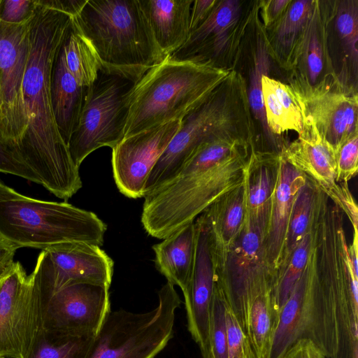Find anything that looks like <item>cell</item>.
<instances>
[{
    "label": "cell",
    "instance_id": "1",
    "mask_svg": "<svg viewBox=\"0 0 358 358\" xmlns=\"http://www.w3.org/2000/svg\"><path fill=\"white\" fill-rule=\"evenodd\" d=\"M22 83L26 131L18 157L56 196L66 201L81 187L79 168L58 130L51 101L54 64L71 17L36 0Z\"/></svg>",
    "mask_w": 358,
    "mask_h": 358
},
{
    "label": "cell",
    "instance_id": "2",
    "mask_svg": "<svg viewBox=\"0 0 358 358\" xmlns=\"http://www.w3.org/2000/svg\"><path fill=\"white\" fill-rule=\"evenodd\" d=\"M345 271L317 259L313 236L306 269L282 307L264 358H280L300 339L311 341L326 358H335Z\"/></svg>",
    "mask_w": 358,
    "mask_h": 358
},
{
    "label": "cell",
    "instance_id": "3",
    "mask_svg": "<svg viewBox=\"0 0 358 358\" xmlns=\"http://www.w3.org/2000/svg\"><path fill=\"white\" fill-rule=\"evenodd\" d=\"M71 21L93 45L101 63L100 72L136 83L166 58L139 0H87Z\"/></svg>",
    "mask_w": 358,
    "mask_h": 358
},
{
    "label": "cell",
    "instance_id": "4",
    "mask_svg": "<svg viewBox=\"0 0 358 358\" xmlns=\"http://www.w3.org/2000/svg\"><path fill=\"white\" fill-rule=\"evenodd\" d=\"M231 73L224 68L176 61L167 57L133 85L124 138L180 120Z\"/></svg>",
    "mask_w": 358,
    "mask_h": 358
},
{
    "label": "cell",
    "instance_id": "5",
    "mask_svg": "<svg viewBox=\"0 0 358 358\" xmlns=\"http://www.w3.org/2000/svg\"><path fill=\"white\" fill-rule=\"evenodd\" d=\"M248 105L243 80L232 72L180 120L179 129L148 176L143 197L175 178L201 144L225 138L250 140Z\"/></svg>",
    "mask_w": 358,
    "mask_h": 358
},
{
    "label": "cell",
    "instance_id": "6",
    "mask_svg": "<svg viewBox=\"0 0 358 358\" xmlns=\"http://www.w3.org/2000/svg\"><path fill=\"white\" fill-rule=\"evenodd\" d=\"M106 224L66 201L26 196L0 180V236L16 246L39 248L81 242L101 246Z\"/></svg>",
    "mask_w": 358,
    "mask_h": 358
},
{
    "label": "cell",
    "instance_id": "7",
    "mask_svg": "<svg viewBox=\"0 0 358 358\" xmlns=\"http://www.w3.org/2000/svg\"><path fill=\"white\" fill-rule=\"evenodd\" d=\"M252 150V145H247L206 171L177 176L145 195L141 214L145 231L164 239L242 185Z\"/></svg>",
    "mask_w": 358,
    "mask_h": 358
},
{
    "label": "cell",
    "instance_id": "8",
    "mask_svg": "<svg viewBox=\"0 0 358 358\" xmlns=\"http://www.w3.org/2000/svg\"><path fill=\"white\" fill-rule=\"evenodd\" d=\"M180 303L174 286L166 282L152 310H110L84 358H155L173 336L176 310Z\"/></svg>",
    "mask_w": 358,
    "mask_h": 358
},
{
    "label": "cell",
    "instance_id": "9",
    "mask_svg": "<svg viewBox=\"0 0 358 358\" xmlns=\"http://www.w3.org/2000/svg\"><path fill=\"white\" fill-rule=\"evenodd\" d=\"M134 84L122 76L99 72L95 82L85 88L79 121L68 143L77 167L96 149L113 148L123 139Z\"/></svg>",
    "mask_w": 358,
    "mask_h": 358
},
{
    "label": "cell",
    "instance_id": "10",
    "mask_svg": "<svg viewBox=\"0 0 358 358\" xmlns=\"http://www.w3.org/2000/svg\"><path fill=\"white\" fill-rule=\"evenodd\" d=\"M43 299L34 268L14 262L0 278V358H23L42 327Z\"/></svg>",
    "mask_w": 358,
    "mask_h": 358
},
{
    "label": "cell",
    "instance_id": "11",
    "mask_svg": "<svg viewBox=\"0 0 358 358\" xmlns=\"http://www.w3.org/2000/svg\"><path fill=\"white\" fill-rule=\"evenodd\" d=\"M215 275L227 305L247 335L253 301L271 292L275 281L264 257L262 234L257 227L245 222L222 269Z\"/></svg>",
    "mask_w": 358,
    "mask_h": 358
},
{
    "label": "cell",
    "instance_id": "12",
    "mask_svg": "<svg viewBox=\"0 0 358 358\" xmlns=\"http://www.w3.org/2000/svg\"><path fill=\"white\" fill-rule=\"evenodd\" d=\"M32 18L21 24L0 20V136L20 162L18 150L26 131L22 83Z\"/></svg>",
    "mask_w": 358,
    "mask_h": 358
},
{
    "label": "cell",
    "instance_id": "13",
    "mask_svg": "<svg viewBox=\"0 0 358 358\" xmlns=\"http://www.w3.org/2000/svg\"><path fill=\"white\" fill-rule=\"evenodd\" d=\"M109 288L77 283L59 289L43 303L42 327L71 337H94L110 311Z\"/></svg>",
    "mask_w": 358,
    "mask_h": 358
},
{
    "label": "cell",
    "instance_id": "14",
    "mask_svg": "<svg viewBox=\"0 0 358 358\" xmlns=\"http://www.w3.org/2000/svg\"><path fill=\"white\" fill-rule=\"evenodd\" d=\"M280 157L302 172L343 213L358 230L357 203L348 183L336 181L334 148L318 133L313 123L306 120L298 138L280 152Z\"/></svg>",
    "mask_w": 358,
    "mask_h": 358
},
{
    "label": "cell",
    "instance_id": "15",
    "mask_svg": "<svg viewBox=\"0 0 358 358\" xmlns=\"http://www.w3.org/2000/svg\"><path fill=\"white\" fill-rule=\"evenodd\" d=\"M180 120L171 121L124 138L112 148L115 182L125 196H143L151 170L179 129Z\"/></svg>",
    "mask_w": 358,
    "mask_h": 358
},
{
    "label": "cell",
    "instance_id": "16",
    "mask_svg": "<svg viewBox=\"0 0 358 358\" xmlns=\"http://www.w3.org/2000/svg\"><path fill=\"white\" fill-rule=\"evenodd\" d=\"M303 104L306 120L335 150L358 133L357 94H348L320 83L293 87Z\"/></svg>",
    "mask_w": 358,
    "mask_h": 358
},
{
    "label": "cell",
    "instance_id": "17",
    "mask_svg": "<svg viewBox=\"0 0 358 358\" xmlns=\"http://www.w3.org/2000/svg\"><path fill=\"white\" fill-rule=\"evenodd\" d=\"M194 259L189 282L183 295L188 330L198 344L203 358H212L210 320L215 286V269L207 229L201 215L194 220Z\"/></svg>",
    "mask_w": 358,
    "mask_h": 358
},
{
    "label": "cell",
    "instance_id": "18",
    "mask_svg": "<svg viewBox=\"0 0 358 358\" xmlns=\"http://www.w3.org/2000/svg\"><path fill=\"white\" fill-rule=\"evenodd\" d=\"M50 284L53 294L77 283H93L110 287L114 262L100 246L81 242L50 245Z\"/></svg>",
    "mask_w": 358,
    "mask_h": 358
},
{
    "label": "cell",
    "instance_id": "19",
    "mask_svg": "<svg viewBox=\"0 0 358 358\" xmlns=\"http://www.w3.org/2000/svg\"><path fill=\"white\" fill-rule=\"evenodd\" d=\"M240 15L239 1H217L206 20L189 34L184 45L170 59L220 67L228 34L235 28Z\"/></svg>",
    "mask_w": 358,
    "mask_h": 358
},
{
    "label": "cell",
    "instance_id": "20",
    "mask_svg": "<svg viewBox=\"0 0 358 358\" xmlns=\"http://www.w3.org/2000/svg\"><path fill=\"white\" fill-rule=\"evenodd\" d=\"M307 177L280 155L278 174L271 199L268 220L263 236L264 257L276 276L282 259L289 218L294 201Z\"/></svg>",
    "mask_w": 358,
    "mask_h": 358
},
{
    "label": "cell",
    "instance_id": "21",
    "mask_svg": "<svg viewBox=\"0 0 358 358\" xmlns=\"http://www.w3.org/2000/svg\"><path fill=\"white\" fill-rule=\"evenodd\" d=\"M206 227L215 274L220 271L245 223L243 183L224 194L200 215Z\"/></svg>",
    "mask_w": 358,
    "mask_h": 358
},
{
    "label": "cell",
    "instance_id": "22",
    "mask_svg": "<svg viewBox=\"0 0 358 358\" xmlns=\"http://www.w3.org/2000/svg\"><path fill=\"white\" fill-rule=\"evenodd\" d=\"M280 152L252 148L245 172V222L257 227L264 236L271 199L276 185Z\"/></svg>",
    "mask_w": 358,
    "mask_h": 358
},
{
    "label": "cell",
    "instance_id": "23",
    "mask_svg": "<svg viewBox=\"0 0 358 358\" xmlns=\"http://www.w3.org/2000/svg\"><path fill=\"white\" fill-rule=\"evenodd\" d=\"M155 40L165 57L180 48L190 34L192 0H139Z\"/></svg>",
    "mask_w": 358,
    "mask_h": 358
},
{
    "label": "cell",
    "instance_id": "24",
    "mask_svg": "<svg viewBox=\"0 0 358 358\" xmlns=\"http://www.w3.org/2000/svg\"><path fill=\"white\" fill-rule=\"evenodd\" d=\"M196 231L191 222L152 246L157 269L167 282L184 293L188 286L194 259Z\"/></svg>",
    "mask_w": 358,
    "mask_h": 358
},
{
    "label": "cell",
    "instance_id": "25",
    "mask_svg": "<svg viewBox=\"0 0 358 358\" xmlns=\"http://www.w3.org/2000/svg\"><path fill=\"white\" fill-rule=\"evenodd\" d=\"M85 93V87L77 82L66 66L62 46L52 73L51 101L56 124L67 146L79 121Z\"/></svg>",
    "mask_w": 358,
    "mask_h": 358
},
{
    "label": "cell",
    "instance_id": "26",
    "mask_svg": "<svg viewBox=\"0 0 358 358\" xmlns=\"http://www.w3.org/2000/svg\"><path fill=\"white\" fill-rule=\"evenodd\" d=\"M261 85L268 129L278 135L289 130L300 134L306 118L296 91L266 74L262 76Z\"/></svg>",
    "mask_w": 358,
    "mask_h": 358
},
{
    "label": "cell",
    "instance_id": "27",
    "mask_svg": "<svg viewBox=\"0 0 358 358\" xmlns=\"http://www.w3.org/2000/svg\"><path fill=\"white\" fill-rule=\"evenodd\" d=\"M324 196L325 194L307 178L306 182L300 189L292 206L287 224L282 263L279 270L287 262L303 237L314 227Z\"/></svg>",
    "mask_w": 358,
    "mask_h": 358
},
{
    "label": "cell",
    "instance_id": "28",
    "mask_svg": "<svg viewBox=\"0 0 358 358\" xmlns=\"http://www.w3.org/2000/svg\"><path fill=\"white\" fill-rule=\"evenodd\" d=\"M66 66L83 87L91 86L102 70L101 61L90 41L72 21L62 45Z\"/></svg>",
    "mask_w": 358,
    "mask_h": 358
},
{
    "label": "cell",
    "instance_id": "29",
    "mask_svg": "<svg viewBox=\"0 0 358 358\" xmlns=\"http://www.w3.org/2000/svg\"><path fill=\"white\" fill-rule=\"evenodd\" d=\"M316 223L312 230L303 237L287 262L276 274L273 285L270 292L271 306L276 320H278L282 307L306 269L313 240V230Z\"/></svg>",
    "mask_w": 358,
    "mask_h": 358
},
{
    "label": "cell",
    "instance_id": "30",
    "mask_svg": "<svg viewBox=\"0 0 358 358\" xmlns=\"http://www.w3.org/2000/svg\"><path fill=\"white\" fill-rule=\"evenodd\" d=\"M93 337H71L41 327L23 358H84Z\"/></svg>",
    "mask_w": 358,
    "mask_h": 358
},
{
    "label": "cell",
    "instance_id": "31",
    "mask_svg": "<svg viewBox=\"0 0 358 358\" xmlns=\"http://www.w3.org/2000/svg\"><path fill=\"white\" fill-rule=\"evenodd\" d=\"M276 322L270 292L259 295L249 309L247 330V336L256 358L264 357Z\"/></svg>",
    "mask_w": 358,
    "mask_h": 358
},
{
    "label": "cell",
    "instance_id": "32",
    "mask_svg": "<svg viewBox=\"0 0 358 358\" xmlns=\"http://www.w3.org/2000/svg\"><path fill=\"white\" fill-rule=\"evenodd\" d=\"M226 300L215 282L210 320V345L212 358H228Z\"/></svg>",
    "mask_w": 358,
    "mask_h": 358
},
{
    "label": "cell",
    "instance_id": "33",
    "mask_svg": "<svg viewBox=\"0 0 358 358\" xmlns=\"http://www.w3.org/2000/svg\"><path fill=\"white\" fill-rule=\"evenodd\" d=\"M315 1H292L285 13L275 23L276 35L279 40L291 41V38L308 25L313 14Z\"/></svg>",
    "mask_w": 358,
    "mask_h": 358
},
{
    "label": "cell",
    "instance_id": "34",
    "mask_svg": "<svg viewBox=\"0 0 358 358\" xmlns=\"http://www.w3.org/2000/svg\"><path fill=\"white\" fill-rule=\"evenodd\" d=\"M336 181L348 183L358 170V133L344 141L336 150Z\"/></svg>",
    "mask_w": 358,
    "mask_h": 358
},
{
    "label": "cell",
    "instance_id": "35",
    "mask_svg": "<svg viewBox=\"0 0 358 358\" xmlns=\"http://www.w3.org/2000/svg\"><path fill=\"white\" fill-rule=\"evenodd\" d=\"M228 358H256L248 337L226 302Z\"/></svg>",
    "mask_w": 358,
    "mask_h": 358
},
{
    "label": "cell",
    "instance_id": "36",
    "mask_svg": "<svg viewBox=\"0 0 358 358\" xmlns=\"http://www.w3.org/2000/svg\"><path fill=\"white\" fill-rule=\"evenodd\" d=\"M355 1H343L336 17V29L341 38L357 57L358 38L357 6Z\"/></svg>",
    "mask_w": 358,
    "mask_h": 358
},
{
    "label": "cell",
    "instance_id": "37",
    "mask_svg": "<svg viewBox=\"0 0 358 358\" xmlns=\"http://www.w3.org/2000/svg\"><path fill=\"white\" fill-rule=\"evenodd\" d=\"M268 62L265 58L264 52H260L256 62V66L253 71L250 90L248 94V103L251 107L253 113L267 127L265 111L262 92L261 79L262 76L266 74L268 69Z\"/></svg>",
    "mask_w": 358,
    "mask_h": 358
},
{
    "label": "cell",
    "instance_id": "38",
    "mask_svg": "<svg viewBox=\"0 0 358 358\" xmlns=\"http://www.w3.org/2000/svg\"><path fill=\"white\" fill-rule=\"evenodd\" d=\"M37 7L34 0H1L0 20L10 24H21L29 20Z\"/></svg>",
    "mask_w": 358,
    "mask_h": 358
},
{
    "label": "cell",
    "instance_id": "39",
    "mask_svg": "<svg viewBox=\"0 0 358 358\" xmlns=\"http://www.w3.org/2000/svg\"><path fill=\"white\" fill-rule=\"evenodd\" d=\"M0 172L15 175L41 185L38 176L20 162L3 143L0 136Z\"/></svg>",
    "mask_w": 358,
    "mask_h": 358
},
{
    "label": "cell",
    "instance_id": "40",
    "mask_svg": "<svg viewBox=\"0 0 358 358\" xmlns=\"http://www.w3.org/2000/svg\"><path fill=\"white\" fill-rule=\"evenodd\" d=\"M321 44L315 33L310 35L306 51V64L309 85H314L323 69L322 51Z\"/></svg>",
    "mask_w": 358,
    "mask_h": 358
},
{
    "label": "cell",
    "instance_id": "41",
    "mask_svg": "<svg viewBox=\"0 0 358 358\" xmlns=\"http://www.w3.org/2000/svg\"><path fill=\"white\" fill-rule=\"evenodd\" d=\"M280 358H326L311 341L300 339L293 344Z\"/></svg>",
    "mask_w": 358,
    "mask_h": 358
},
{
    "label": "cell",
    "instance_id": "42",
    "mask_svg": "<svg viewBox=\"0 0 358 358\" xmlns=\"http://www.w3.org/2000/svg\"><path fill=\"white\" fill-rule=\"evenodd\" d=\"M292 0H268L262 2L263 19L266 26L275 24L285 13Z\"/></svg>",
    "mask_w": 358,
    "mask_h": 358
},
{
    "label": "cell",
    "instance_id": "43",
    "mask_svg": "<svg viewBox=\"0 0 358 358\" xmlns=\"http://www.w3.org/2000/svg\"><path fill=\"white\" fill-rule=\"evenodd\" d=\"M217 1H193L190 15V33L198 28L208 17Z\"/></svg>",
    "mask_w": 358,
    "mask_h": 358
},
{
    "label": "cell",
    "instance_id": "44",
    "mask_svg": "<svg viewBox=\"0 0 358 358\" xmlns=\"http://www.w3.org/2000/svg\"><path fill=\"white\" fill-rule=\"evenodd\" d=\"M46 6L63 12L71 17L77 15L87 0H41Z\"/></svg>",
    "mask_w": 358,
    "mask_h": 358
},
{
    "label": "cell",
    "instance_id": "45",
    "mask_svg": "<svg viewBox=\"0 0 358 358\" xmlns=\"http://www.w3.org/2000/svg\"><path fill=\"white\" fill-rule=\"evenodd\" d=\"M18 248L0 236V278L9 270Z\"/></svg>",
    "mask_w": 358,
    "mask_h": 358
},
{
    "label": "cell",
    "instance_id": "46",
    "mask_svg": "<svg viewBox=\"0 0 358 358\" xmlns=\"http://www.w3.org/2000/svg\"><path fill=\"white\" fill-rule=\"evenodd\" d=\"M348 251L352 267L358 273V231H353L352 241L350 245H348Z\"/></svg>",
    "mask_w": 358,
    "mask_h": 358
},
{
    "label": "cell",
    "instance_id": "47",
    "mask_svg": "<svg viewBox=\"0 0 358 358\" xmlns=\"http://www.w3.org/2000/svg\"><path fill=\"white\" fill-rule=\"evenodd\" d=\"M0 2H1V0H0Z\"/></svg>",
    "mask_w": 358,
    "mask_h": 358
}]
</instances>
